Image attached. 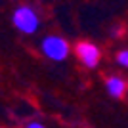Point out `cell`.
<instances>
[{"label":"cell","mask_w":128,"mask_h":128,"mask_svg":"<svg viewBox=\"0 0 128 128\" xmlns=\"http://www.w3.org/2000/svg\"><path fill=\"white\" fill-rule=\"evenodd\" d=\"M12 23L23 34H34L40 29V16L31 6H19L12 14Z\"/></svg>","instance_id":"6da1fadb"},{"label":"cell","mask_w":128,"mask_h":128,"mask_svg":"<svg viewBox=\"0 0 128 128\" xmlns=\"http://www.w3.org/2000/svg\"><path fill=\"white\" fill-rule=\"evenodd\" d=\"M40 50H42V54L50 61H58V63L59 61H65L71 54L69 42L63 36H59V34H48V36H44L42 42H40Z\"/></svg>","instance_id":"7a4b0ae2"},{"label":"cell","mask_w":128,"mask_h":128,"mask_svg":"<svg viewBox=\"0 0 128 128\" xmlns=\"http://www.w3.org/2000/svg\"><path fill=\"white\" fill-rule=\"evenodd\" d=\"M75 54L78 61L88 69H96L100 61H102V50L98 48L96 44L88 42V40H80L75 44Z\"/></svg>","instance_id":"3957f363"},{"label":"cell","mask_w":128,"mask_h":128,"mask_svg":"<svg viewBox=\"0 0 128 128\" xmlns=\"http://www.w3.org/2000/svg\"><path fill=\"white\" fill-rule=\"evenodd\" d=\"M105 90L107 94L115 100H122L126 98L128 94V82L122 78V76H117V75H111L105 78Z\"/></svg>","instance_id":"277c9868"},{"label":"cell","mask_w":128,"mask_h":128,"mask_svg":"<svg viewBox=\"0 0 128 128\" xmlns=\"http://www.w3.org/2000/svg\"><path fill=\"white\" fill-rule=\"evenodd\" d=\"M117 63L120 65V67H124V69H128V48L120 50V52L117 54Z\"/></svg>","instance_id":"5b68a950"},{"label":"cell","mask_w":128,"mask_h":128,"mask_svg":"<svg viewBox=\"0 0 128 128\" xmlns=\"http://www.w3.org/2000/svg\"><path fill=\"white\" fill-rule=\"evenodd\" d=\"M44 122H38V120H29L27 122V128H42Z\"/></svg>","instance_id":"8992f818"},{"label":"cell","mask_w":128,"mask_h":128,"mask_svg":"<svg viewBox=\"0 0 128 128\" xmlns=\"http://www.w3.org/2000/svg\"><path fill=\"white\" fill-rule=\"evenodd\" d=\"M126 98H128V94H126Z\"/></svg>","instance_id":"52a82bcc"}]
</instances>
